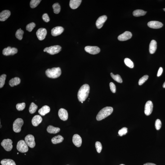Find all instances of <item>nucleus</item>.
Masks as SVG:
<instances>
[{
    "label": "nucleus",
    "instance_id": "ea45409f",
    "mask_svg": "<svg viewBox=\"0 0 165 165\" xmlns=\"http://www.w3.org/2000/svg\"><path fill=\"white\" fill-rule=\"evenodd\" d=\"M127 127H124L121 129V130H119L118 131L119 135L120 136H122L123 135L126 134L127 133Z\"/></svg>",
    "mask_w": 165,
    "mask_h": 165
},
{
    "label": "nucleus",
    "instance_id": "f8f14e48",
    "mask_svg": "<svg viewBox=\"0 0 165 165\" xmlns=\"http://www.w3.org/2000/svg\"><path fill=\"white\" fill-rule=\"evenodd\" d=\"M153 105L152 103L150 101L146 102L145 106V115L149 116L151 114L153 111Z\"/></svg>",
    "mask_w": 165,
    "mask_h": 165
},
{
    "label": "nucleus",
    "instance_id": "72a5a7b5",
    "mask_svg": "<svg viewBox=\"0 0 165 165\" xmlns=\"http://www.w3.org/2000/svg\"><path fill=\"white\" fill-rule=\"evenodd\" d=\"M124 62L127 66L130 68H132L134 67V65L133 62L129 59L126 58L124 59Z\"/></svg>",
    "mask_w": 165,
    "mask_h": 165
},
{
    "label": "nucleus",
    "instance_id": "423d86ee",
    "mask_svg": "<svg viewBox=\"0 0 165 165\" xmlns=\"http://www.w3.org/2000/svg\"><path fill=\"white\" fill-rule=\"evenodd\" d=\"M17 149L19 152L22 153L27 152L29 150L28 145L23 140L18 142L17 145Z\"/></svg>",
    "mask_w": 165,
    "mask_h": 165
},
{
    "label": "nucleus",
    "instance_id": "58836bf2",
    "mask_svg": "<svg viewBox=\"0 0 165 165\" xmlns=\"http://www.w3.org/2000/svg\"><path fill=\"white\" fill-rule=\"evenodd\" d=\"M149 76L147 75H145L144 76L142 77L139 80V84L140 85H142L143 83L145 82L148 79Z\"/></svg>",
    "mask_w": 165,
    "mask_h": 165
},
{
    "label": "nucleus",
    "instance_id": "de8ad7c7",
    "mask_svg": "<svg viewBox=\"0 0 165 165\" xmlns=\"http://www.w3.org/2000/svg\"><path fill=\"white\" fill-rule=\"evenodd\" d=\"M164 10L165 11V8L164 9Z\"/></svg>",
    "mask_w": 165,
    "mask_h": 165
},
{
    "label": "nucleus",
    "instance_id": "f257e3e1",
    "mask_svg": "<svg viewBox=\"0 0 165 165\" xmlns=\"http://www.w3.org/2000/svg\"><path fill=\"white\" fill-rule=\"evenodd\" d=\"M90 91V87L85 84L82 85L79 89L77 94V97L80 102H83L88 97Z\"/></svg>",
    "mask_w": 165,
    "mask_h": 165
},
{
    "label": "nucleus",
    "instance_id": "473e14b6",
    "mask_svg": "<svg viewBox=\"0 0 165 165\" xmlns=\"http://www.w3.org/2000/svg\"><path fill=\"white\" fill-rule=\"evenodd\" d=\"M41 0H32L30 2V7L32 8H34L37 7L40 3Z\"/></svg>",
    "mask_w": 165,
    "mask_h": 165
},
{
    "label": "nucleus",
    "instance_id": "c85d7f7f",
    "mask_svg": "<svg viewBox=\"0 0 165 165\" xmlns=\"http://www.w3.org/2000/svg\"><path fill=\"white\" fill-rule=\"evenodd\" d=\"M38 106L36 105L34 103H32L29 106V110L30 113L31 114H33L36 112L37 110Z\"/></svg>",
    "mask_w": 165,
    "mask_h": 165
},
{
    "label": "nucleus",
    "instance_id": "2f4dec72",
    "mask_svg": "<svg viewBox=\"0 0 165 165\" xmlns=\"http://www.w3.org/2000/svg\"><path fill=\"white\" fill-rule=\"evenodd\" d=\"M110 75L112 78L117 82L119 83H122L123 82L122 78L119 75L117 74L114 75L113 73H110Z\"/></svg>",
    "mask_w": 165,
    "mask_h": 165
},
{
    "label": "nucleus",
    "instance_id": "c03bdc74",
    "mask_svg": "<svg viewBox=\"0 0 165 165\" xmlns=\"http://www.w3.org/2000/svg\"><path fill=\"white\" fill-rule=\"evenodd\" d=\"M163 69L162 67H160L159 70H158V74H157V76L159 77L162 75L163 72Z\"/></svg>",
    "mask_w": 165,
    "mask_h": 165
},
{
    "label": "nucleus",
    "instance_id": "09e8293b",
    "mask_svg": "<svg viewBox=\"0 0 165 165\" xmlns=\"http://www.w3.org/2000/svg\"><path fill=\"white\" fill-rule=\"evenodd\" d=\"M124 165V164H121V165Z\"/></svg>",
    "mask_w": 165,
    "mask_h": 165
},
{
    "label": "nucleus",
    "instance_id": "f3484780",
    "mask_svg": "<svg viewBox=\"0 0 165 165\" xmlns=\"http://www.w3.org/2000/svg\"><path fill=\"white\" fill-rule=\"evenodd\" d=\"M64 29L62 27L57 26L54 28L51 31V34L52 36L55 37L60 35L63 32Z\"/></svg>",
    "mask_w": 165,
    "mask_h": 165
},
{
    "label": "nucleus",
    "instance_id": "c9c22d12",
    "mask_svg": "<svg viewBox=\"0 0 165 165\" xmlns=\"http://www.w3.org/2000/svg\"><path fill=\"white\" fill-rule=\"evenodd\" d=\"M36 26V24L34 22H32L27 24L26 26V30L29 32H31Z\"/></svg>",
    "mask_w": 165,
    "mask_h": 165
},
{
    "label": "nucleus",
    "instance_id": "3c124183",
    "mask_svg": "<svg viewBox=\"0 0 165 165\" xmlns=\"http://www.w3.org/2000/svg\"><path fill=\"white\" fill-rule=\"evenodd\" d=\"M82 103H83V102H82Z\"/></svg>",
    "mask_w": 165,
    "mask_h": 165
},
{
    "label": "nucleus",
    "instance_id": "a211bd4d",
    "mask_svg": "<svg viewBox=\"0 0 165 165\" xmlns=\"http://www.w3.org/2000/svg\"><path fill=\"white\" fill-rule=\"evenodd\" d=\"M73 144L77 147H80L82 145V140L81 136L78 134H75L73 138Z\"/></svg>",
    "mask_w": 165,
    "mask_h": 165
},
{
    "label": "nucleus",
    "instance_id": "412c9836",
    "mask_svg": "<svg viewBox=\"0 0 165 165\" xmlns=\"http://www.w3.org/2000/svg\"><path fill=\"white\" fill-rule=\"evenodd\" d=\"M82 2L81 0H71L69 2V6L71 8L75 9L80 6Z\"/></svg>",
    "mask_w": 165,
    "mask_h": 165
},
{
    "label": "nucleus",
    "instance_id": "4468645a",
    "mask_svg": "<svg viewBox=\"0 0 165 165\" xmlns=\"http://www.w3.org/2000/svg\"><path fill=\"white\" fill-rule=\"evenodd\" d=\"M107 19V17L106 15H103L98 19L96 23V25L98 29H100L102 27Z\"/></svg>",
    "mask_w": 165,
    "mask_h": 165
},
{
    "label": "nucleus",
    "instance_id": "603ef678",
    "mask_svg": "<svg viewBox=\"0 0 165 165\" xmlns=\"http://www.w3.org/2000/svg\"><path fill=\"white\" fill-rule=\"evenodd\" d=\"M24 155H26V154H24Z\"/></svg>",
    "mask_w": 165,
    "mask_h": 165
},
{
    "label": "nucleus",
    "instance_id": "7ed1b4c3",
    "mask_svg": "<svg viewBox=\"0 0 165 165\" xmlns=\"http://www.w3.org/2000/svg\"><path fill=\"white\" fill-rule=\"evenodd\" d=\"M61 70L60 68L54 67L51 69H48L46 71V75L51 78H56L60 77L61 74Z\"/></svg>",
    "mask_w": 165,
    "mask_h": 165
},
{
    "label": "nucleus",
    "instance_id": "a878e982",
    "mask_svg": "<svg viewBox=\"0 0 165 165\" xmlns=\"http://www.w3.org/2000/svg\"><path fill=\"white\" fill-rule=\"evenodd\" d=\"M64 140V138L61 135L54 137L51 139V142L54 144H59L62 142Z\"/></svg>",
    "mask_w": 165,
    "mask_h": 165
},
{
    "label": "nucleus",
    "instance_id": "5701e85b",
    "mask_svg": "<svg viewBox=\"0 0 165 165\" xmlns=\"http://www.w3.org/2000/svg\"><path fill=\"white\" fill-rule=\"evenodd\" d=\"M50 111V107L47 105H44L38 111L39 114L42 116H44Z\"/></svg>",
    "mask_w": 165,
    "mask_h": 165
},
{
    "label": "nucleus",
    "instance_id": "aec40b11",
    "mask_svg": "<svg viewBox=\"0 0 165 165\" xmlns=\"http://www.w3.org/2000/svg\"><path fill=\"white\" fill-rule=\"evenodd\" d=\"M42 121V117L39 115H37L33 117L32 120V123L33 126L37 127L41 123Z\"/></svg>",
    "mask_w": 165,
    "mask_h": 165
},
{
    "label": "nucleus",
    "instance_id": "e433bc0d",
    "mask_svg": "<svg viewBox=\"0 0 165 165\" xmlns=\"http://www.w3.org/2000/svg\"><path fill=\"white\" fill-rule=\"evenodd\" d=\"M25 107V103H18L16 105V109L19 111H22L24 110Z\"/></svg>",
    "mask_w": 165,
    "mask_h": 165
},
{
    "label": "nucleus",
    "instance_id": "f03ea898",
    "mask_svg": "<svg viewBox=\"0 0 165 165\" xmlns=\"http://www.w3.org/2000/svg\"><path fill=\"white\" fill-rule=\"evenodd\" d=\"M113 111V108L111 107H106L103 108L97 116V120L99 121L102 120L110 115Z\"/></svg>",
    "mask_w": 165,
    "mask_h": 165
},
{
    "label": "nucleus",
    "instance_id": "49530a36",
    "mask_svg": "<svg viewBox=\"0 0 165 165\" xmlns=\"http://www.w3.org/2000/svg\"><path fill=\"white\" fill-rule=\"evenodd\" d=\"M163 87L164 88H165V82H164V83L163 84Z\"/></svg>",
    "mask_w": 165,
    "mask_h": 165
},
{
    "label": "nucleus",
    "instance_id": "a18cd8bd",
    "mask_svg": "<svg viewBox=\"0 0 165 165\" xmlns=\"http://www.w3.org/2000/svg\"><path fill=\"white\" fill-rule=\"evenodd\" d=\"M144 165H156L152 163H147L145 164Z\"/></svg>",
    "mask_w": 165,
    "mask_h": 165
},
{
    "label": "nucleus",
    "instance_id": "0eeeda50",
    "mask_svg": "<svg viewBox=\"0 0 165 165\" xmlns=\"http://www.w3.org/2000/svg\"><path fill=\"white\" fill-rule=\"evenodd\" d=\"M13 142L10 139H4L1 143V145L6 151H10L13 148Z\"/></svg>",
    "mask_w": 165,
    "mask_h": 165
},
{
    "label": "nucleus",
    "instance_id": "4be33fe9",
    "mask_svg": "<svg viewBox=\"0 0 165 165\" xmlns=\"http://www.w3.org/2000/svg\"><path fill=\"white\" fill-rule=\"evenodd\" d=\"M157 48V43L156 41L152 40L151 41L149 46V51L150 53L153 54L155 52Z\"/></svg>",
    "mask_w": 165,
    "mask_h": 165
},
{
    "label": "nucleus",
    "instance_id": "ddd939ff",
    "mask_svg": "<svg viewBox=\"0 0 165 165\" xmlns=\"http://www.w3.org/2000/svg\"><path fill=\"white\" fill-rule=\"evenodd\" d=\"M132 35L129 31H126L118 36V39L120 41H124L129 40L132 37Z\"/></svg>",
    "mask_w": 165,
    "mask_h": 165
},
{
    "label": "nucleus",
    "instance_id": "b1692460",
    "mask_svg": "<svg viewBox=\"0 0 165 165\" xmlns=\"http://www.w3.org/2000/svg\"><path fill=\"white\" fill-rule=\"evenodd\" d=\"M21 79L18 77H15L11 79L9 82V84L11 87L17 86L20 83Z\"/></svg>",
    "mask_w": 165,
    "mask_h": 165
},
{
    "label": "nucleus",
    "instance_id": "bb28decb",
    "mask_svg": "<svg viewBox=\"0 0 165 165\" xmlns=\"http://www.w3.org/2000/svg\"><path fill=\"white\" fill-rule=\"evenodd\" d=\"M2 165H16L15 162L11 159H4L1 162Z\"/></svg>",
    "mask_w": 165,
    "mask_h": 165
},
{
    "label": "nucleus",
    "instance_id": "20e7f679",
    "mask_svg": "<svg viewBox=\"0 0 165 165\" xmlns=\"http://www.w3.org/2000/svg\"><path fill=\"white\" fill-rule=\"evenodd\" d=\"M24 124L23 120L19 118L15 120L13 124V130L14 132L19 133L21 131V128Z\"/></svg>",
    "mask_w": 165,
    "mask_h": 165
},
{
    "label": "nucleus",
    "instance_id": "f704fd0d",
    "mask_svg": "<svg viewBox=\"0 0 165 165\" xmlns=\"http://www.w3.org/2000/svg\"><path fill=\"white\" fill-rule=\"evenodd\" d=\"M6 77V75L5 74L2 75L0 77V88H2L4 85Z\"/></svg>",
    "mask_w": 165,
    "mask_h": 165
},
{
    "label": "nucleus",
    "instance_id": "37998d69",
    "mask_svg": "<svg viewBox=\"0 0 165 165\" xmlns=\"http://www.w3.org/2000/svg\"><path fill=\"white\" fill-rule=\"evenodd\" d=\"M42 19L44 21L46 22H48L50 21L49 17L47 14L46 13L42 15Z\"/></svg>",
    "mask_w": 165,
    "mask_h": 165
},
{
    "label": "nucleus",
    "instance_id": "6ab92c4d",
    "mask_svg": "<svg viewBox=\"0 0 165 165\" xmlns=\"http://www.w3.org/2000/svg\"><path fill=\"white\" fill-rule=\"evenodd\" d=\"M11 15V13L8 10H6L2 11L0 14V21H5Z\"/></svg>",
    "mask_w": 165,
    "mask_h": 165
},
{
    "label": "nucleus",
    "instance_id": "2eb2a0df",
    "mask_svg": "<svg viewBox=\"0 0 165 165\" xmlns=\"http://www.w3.org/2000/svg\"><path fill=\"white\" fill-rule=\"evenodd\" d=\"M59 118L62 120L66 121L68 119V114L67 111L65 109L61 108L59 109L58 112Z\"/></svg>",
    "mask_w": 165,
    "mask_h": 165
},
{
    "label": "nucleus",
    "instance_id": "c756f323",
    "mask_svg": "<svg viewBox=\"0 0 165 165\" xmlns=\"http://www.w3.org/2000/svg\"><path fill=\"white\" fill-rule=\"evenodd\" d=\"M24 32L22 30L20 29H18L15 34V36L19 40H21L23 38Z\"/></svg>",
    "mask_w": 165,
    "mask_h": 165
},
{
    "label": "nucleus",
    "instance_id": "dca6fc26",
    "mask_svg": "<svg viewBox=\"0 0 165 165\" xmlns=\"http://www.w3.org/2000/svg\"><path fill=\"white\" fill-rule=\"evenodd\" d=\"M147 25L149 27L154 29H160L163 26L162 23L157 21H149Z\"/></svg>",
    "mask_w": 165,
    "mask_h": 165
},
{
    "label": "nucleus",
    "instance_id": "39448f33",
    "mask_svg": "<svg viewBox=\"0 0 165 165\" xmlns=\"http://www.w3.org/2000/svg\"><path fill=\"white\" fill-rule=\"evenodd\" d=\"M62 47L59 45L51 46L49 47L45 48L43 51L51 55L58 53L61 51Z\"/></svg>",
    "mask_w": 165,
    "mask_h": 165
},
{
    "label": "nucleus",
    "instance_id": "8fccbe9b",
    "mask_svg": "<svg viewBox=\"0 0 165 165\" xmlns=\"http://www.w3.org/2000/svg\"><path fill=\"white\" fill-rule=\"evenodd\" d=\"M19 154V153H17V154Z\"/></svg>",
    "mask_w": 165,
    "mask_h": 165
},
{
    "label": "nucleus",
    "instance_id": "79ce46f5",
    "mask_svg": "<svg viewBox=\"0 0 165 165\" xmlns=\"http://www.w3.org/2000/svg\"><path fill=\"white\" fill-rule=\"evenodd\" d=\"M111 91L113 93H115L116 91V87L115 85L113 82H110L109 83Z\"/></svg>",
    "mask_w": 165,
    "mask_h": 165
},
{
    "label": "nucleus",
    "instance_id": "9b49d317",
    "mask_svg": "<svg viewBox=\"0 0 165 165\" xmlns=\"http://www.w3.org/2000/svg\"><path fill=\"white\" fill-rule=\"evenodd\" d=\"M47 34V30L44 28H40L37 30L36 33L37 38L40 41H42L44 40Z\"/></svg>",
    "mask_w": 165,
    "mask_h": 165
},
{
    "label": "nucleus",
    "instance_id": "4c0bfd02",
    "mask_svg": "<svg viewBox=\"0 0 165 165\" xmlns=\"http://www.w3.org/2000/svg\"><path fill=\"white\" fill-rule=\"evenodd\" d=\"M95 145L97 151L98 153H100L102 149V146L101 143L100 142H96Z\"/></svg>",
    "mask_w": 165,
    "mask_h": 165
},
{
    "label": "nucleus",
    "instance_id": "1a4fd4ad",
    "mask_svg": "<svg viewBox=\"0 0 165 165\" xmlns=\"http://www.w3.org/2000/svg\"><path fill=\"white\" fill-rule=\"evenodd\" d=\"M85 50L86 52L92 55L98 54L100 51V48L97 46H86L85 47Z\"/></svg>",
    "mask_w": 165,
    "mask_h": 165
},
{
    "label": "nucleus",
    "instance_id": "cd10ccee",
    "mask_svg": "<svg viewBox=\"0 0 165 165\" xmlns=\"http://www.w3.org/2000/svg\"><path fill=\"white\" fill-rule=\"evenodd\" d=\"M146 11L142 10H137L133 11V14L135 17H140L144 16L146 14Z\"/></svg>",
    "mask_w": 165,
    "mask_h": 165
},
{
    "label": "nucleus",
    "instance_id": "9d476101",
    "mask_svg": "<svg viewBox=\"0 0 165 165\" xmlns=\"http://www.w3.org/2000/svg\"><path fill=\"white\" fill-rule=\"evenodd\" d=\"M18 50L15 47L11 48L8 47L4 48L2 51V54L5 56H9L10 55H14L17 53Z\"/></svg>",
    "mask_w": 165,
    "mask_h": 165
},
{
    "label": "nucleus",
    "instance_id": "7c9ffc66",
    "mask_svg": "<svg viewBox=\"0 0 165 165\" xmlns=\"http://www.w3.org/2000/svg\"><path fill=\"white\" fill-rule=\"evenodd\" d=\"M52 7L53 9L54 12L55 14H58L61 11V6L59 3H54Z\"/></svg>",
    "mask_w": 165,
    "mask_h": 165
},
{
    "label": "nucleus",
    "instance_id": "6e6552de",
    "mask_svg": "<svg viewBox=\"0 0 165 165\" xmlns=\"http://www.w3.org/2000/svg\"><path fill=\"white\" fill-rule=\"evenodd\" d=\"M25 141L28 146L31 148H33L35 146L36 143L35 141L34 136L32 135H28L25 138Z\"/></svg>",
    "mask_w": 165,
    "mask_h": 165
},
{
    "label": "nucleus",
    "instance_id": "a19ab883",
    "mask_svg": "<svg viewBox=\"0 0 165 165\" xmlns=\"http://www.w3.org/2000/svg\"><path fill=\"white\" fill-rule=\"evenodd\" d=\"M162 124L161 121L159 119H157L155 123V127L156 129L157 130H159L161 128Z\"/></svg>",
    "mask_w": 165,
    "mask_h": 165
},
{
    "label": "nucleus",
    "instance_id": "393cba45",
    "mask_svg": "<svg viewBox=\"0 0 165 165\" xmlns=\"http://www.w3.org/2000/svg\"><path fill=\"white\" fill-rule=\"evenodd\" d=\"M60 130V128L59 127H54L51 125L49 126L47 128L48 132L50 134H56L59 132Z\"/></svg>",
    "mask_w": 165,
    "mask_h": 165
}]
</instances>
